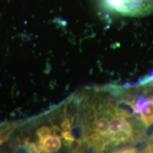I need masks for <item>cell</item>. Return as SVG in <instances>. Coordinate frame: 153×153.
<instances>
[{
    "instance_id": "cell-1",
    "label": "cell",
    "mask_w": 153,
    "mask_h": 153,
    "mask_svg": "<svg viewBox=\"0 0 153 153\" xmlns=\"http://www.w3.org/2000/svg\"><path fill=\"white\" fill-rule=\"evenodd\" d=\"M113 9L124 16L143 17L153 13V0H106Z\"/></svg>"
},
{
    "instance_id": "cell-2",
    "label": "cell",
    "mask_w": 153,
    "mask_h": 153,
    "mask_svg": "<svg viewBox=\"0 0 153 153\" xmlns=\"http://www.w3.org/2000/svg\"><path fill=\"white\" fill-rule=\"evenodd\" d=\"M131 105L134 113L140 115L145 127L150 128L153 125V97H141L135 101H131Z\"/></svg>"
},
{
    "instance_id": "cell-3",
    "label": "cell",
    "mask_w": 153,
    "mask_h": 153,
    "mask_svg": "<svg viewBox=\"0 0 153 153\" xmlns=\"http://www.w3.org/2000/svg\"><path fill=\"white\" fill-rule=\"evenodd\" d=\"M17 128V124L13 122L0 123V145L10 138Z\"/></svg>"
},
{
    "instance_id": "cell-4",
    "label": "cell",
    "mask_w": 153,
    "mask_h": 153,
    "mask_svg": "<svg viewBox=\"0 0 153 153\" xmlns=\"http://www.w3.org/2000/svg\"><path fill=\"white\" fill-rule=\"evenodd\" d=\"M145 152H153V136H152V138L150 140V143H149V144L148 145V146H147V148L145 149Z\"/></svg>"
}]
</instances>
